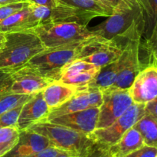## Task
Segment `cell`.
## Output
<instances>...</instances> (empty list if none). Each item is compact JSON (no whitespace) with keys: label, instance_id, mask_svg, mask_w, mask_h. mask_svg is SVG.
I'll use <instances>...</instances> for the list:
<instances>
[{"label":"cell","instance_id":"cell-25","mask_svg":"<svg viewBox=\"0 0 157 157\" xmlns=\"http://www.w3.org/2000/svg\"><path fill=\"white\" fill-rule=\"evenodd\" d=\"M34 94H16L8 93L0 95V115L27 102Z\"/></svg>","mask_w":157,"mask_h":157},{"label":"cell","instance_id":"cell-6","mask_svg":"<svg viewBox=\"0 0 157 157\" xmlns=\"http://www.w3.org/2000/svg\"><path fill=\"white\" fill-rule=\"evenodd\" d=\"M145 107L146 104L133 103L111 125L106 128L96 129L89 134V136L95 143H99L107 147L113 145L147 114Z\"/></svg>","mask_w":157,"mask_h":157},{"label":"cell","instance_id":"cell-37","mask_svg":"<svg viewBox=\"0 0 157 157\" xmlns=\"http://www.w3.org/2000/svg\"><path fill=\"white\" fill-rule=\"evenodd\" d=\"M6 41H7V38H6V34L4 33H0V53L3 51V49L6 47Z\"/></svg>","mask_w":157,"mask_h":157},{"label":"cell","instance_id":"cell-38","mask_svg":"<svg viewBox=\"0 0 157 157\" xmlns=\"http://www.w3.org/2000/svg\"><path fill=\"white\" fill-rule=\"evenodd\" d=\"M58 157H75V156H72V155H70V154H64V155H61V156Z\"/></svg>","mask_w":157,"mask_h":157},{"label":"cell","instance_id":"cell-12","mask_svg":"<svg viewBox=\"0 0 157 157\" xmlns=\"http://www.w3.org/2000/svg\"><path fill=\"white\" fill-rule=\"evenodd\" d=\"M38 72L26 66L12 73L9 93L16 94H35L41 92L52 82Z\"/></svg>","mask_w":157,"mask_h":157},{"label":"cell","instance_id":"cell-22","mask_svg":"<svg viewBox=\"0 0 157 157\" xmlns=\"http://www.w3.org/2000/svg\"><path fill=\"white\" fill-rule=\"evenodd\" d=\"M120 67L121 65L118 60L101 67L97 76L87 84V87L99 89L101 91L110 87L116 81Z\"/></svg>","mask_w":157,"mask_h":157},{"label":"cell","instance_id":"cell-29","mask_svg":"<svg viewBox=\"0 0 157 157\" xmlns=\"http://www.w3.org/2000/svg\"><path fill=\"white\" fill-rule=\"evenodd\" d=\"M149 55L148 64H155L157 65V30L153 38L148 43L144 44Z\"/></svg>","mask_w":157,"mask_h":157},{"label":"cell","instance_id":"cell-30","mask_svg":"<svg viewBox=\"0 0 157 157\" xmlns=\"http://www.w3.org/2000/svg\"><path fill=\"white\" fill-rule=\"evenodd\" d=\"M64 154H69V153L62 151V150H59V149L56 148V147L51 146V147H48V148L44 149V150H41V151L37 152V153L31 154L26 157H58L61 156V155Z\"/></svg>","mask_w":157,"mask_h":157},{"label":"cell","instance_id":"cell-21","mask_svg":"<svg viewBox=\"0 0 157 157\" xmlns=\"http://www.w3.org/2000/svg\"><path fill=\"white\" fill-rule=\"evenodd\" d=\"M29 4L2 21L0 23V33L8 34L29 31L31 29L29 21Z\"/></svg>","mask_w":157,"mask_h":157},{"label":"cell","instance_id":"cell-28","mask_svg":"<svg viewBox=\"0 0 157 157\" xmlns=\"http://www.w3.org/2000/svg\"><path fill=\"white\" fill-rule=\"evenodd\" d=\"M85 157H111V155L109 152V147L99 143H94Z\"/></svg>","mask_w":157,"mask_h":157},{"label":"cell","instance_id":"cell-16","mask_svg":"<svg viewBox=\"0 0 157 157\" xmlns=\"http://www.w3.org/2000/svg\"><path fill=\"white\" fill-rule=\"evenodd\" d=\"M48 138L39 133L25 130L20 131L16 145L2 157H26L51 147Z\"/></svg>","mask_w":157,"mask_h":157},{"label":"cell","instance_id":"cell-23","mask_svg":"<svg viewBox=\"0 0 157 157\" xmlns=\"http://www.w3.org/2000/svg\"><path fill=\"white\" fill-rule=\"evenodd\" d=\"M133 127L140 132L146 146L157 148L156 118L147 113Z\"/></svg>","mask_w":157,"mask_h":157},{"label":"cell","instance_id":"cell-31","mask_svg":"<svg viewBox=\"0 0 157 157\" xmlns=\"http://www.w3.org/2000/svg\"><path fill=\"white\" fill-rule=\"evenodd\" d=\"M12 84V73L0 70V95L9 92Z\"/></svg>","mask_w":157,"mask_h":157},{"label":"cell","instance_id":"cell-5","mask_svg":"<svg viewBox=\"0 0 157 157\" xmlns=\"http://www.w3.org/2000/svg\"><path fill=\"white\" fill-rule=\"evenodd\" d=\"M27 32L35 34L46 48L82 42L97 36L87 25L76 23H48Z\"/></svg>","mask_w":157,"mask_h":157},{"label":"cell","instance_id":"cell-13","mask_svg":"<svg viewBox=\"0 0 157 157\" xmlns=\"http://www.w3.org/2000/svg\"><path fill=\"white\" fill-rule=\"evenodd\" d=\"M101 68L90 63L76 59L64 67L58 81L80 88H85L97 76Z\"/></svg>","mask_w":157,"mask_h":157},{"label":"cell","instance_id":"cell-26","mask_svg":"<svg viewBox=\"0 0 157 157\" xmlns=\"http://www.w3.org/2000/svg\"><path fill=\"white\" fill-rule=\"evenodd\" d=\"M23 104L0 115V128L7 127H17V121Z\"/></svg>","mask_w":157,"mask_h":157},{"label":"cell","instance_id":"cell-10","mask_svg":"<svg viewBox=\"0 0 157 157\" xmlns=\"http://www.w3.org/2000/svg\"><path fill=\"white\" fill-rule=\"evenodd\" d=\"M102 102L103 93L99 89L90 87L80 89L67 102L57 108L52 109L48 116L43 121H48L56 117L81 111L91 107L99 108Z\"/></svg>","mask_w":157,"mask_h":157},{"label":"cell","instance_id":"cell-2","mask_svg":"<svg viewBox=\"0 0 157 157\" xmlns=\"http://www.w3.org/2000/svg\"><path fill=\"white\" fill-rule=\"evenodd\" d=\"M6 47L0 53V70L13 73L33 57L46 49L39 38L30 32L6 34Z\"/></svg>","mask_w":157,"mask_h":157},{"label":"cell","instance_id":"cell-14","mask_svg":"<svg viewBox=\"0 0 157 157\" xmlns=\"http://www.w3.org/2000/svg\"><path fill=\"white\" fill-rule=\"evenodd\" d=\"M98 115L99 108L91 107L81 111L56 117L48 121L89 135L96 130Z\"/></svg>","mask_w":157,"mask_h":157},{"label":"cell","instance_id":"cell-15","mask_svg":"<svg viewBox=\"0 0 157 157\" xmlns=\"http://www.w3.org/2000/svg\"><path fill=\"white\" fill-rule=\"evenodd\" d=\"M51 109L44 101L42 91L35 94L22 106L17 127L20 131L25 130L35 123L43 121L48 116Z\"/></svg>","mask_w":157,"mask_h":157},{"label":"cell","instance_id":"cell-24","mask_svg":"<svg viewBox=\"0 0 157 157\" xmlns=\"http://www.w3.org/2000/svg\"><path fill=\"white\" fill-rule=\"evenodd\" d=\"M19 135L20 130L17 127L0 128V157L7 154L16 145Z\"/></svg>","mask_w":157,"mask_h":157},{"label":"cell","instance_id":"cell-35","mask_svg":"<svg viewBox=\"0 0 157 157\" xmlns=\"http://www.w3.org/2000/svg\"><path fill=\"white\" fill-rule=\"evenodd\" d=\"M104 1L107 2V3L111 5L113 8H115V7H117V6H121V5L130 2L136 1V0H104Z\"/></svg>","mask_w":157,"mask_h":157},{"label":"cell","instance_id":"cell-1","mask_svg":"<svg viewBox=\"0 0 157 157\" xmlns=\"http://www.w3.org/2000/svg\"><path fill=\"white\" fill-rule=\"evenodd\" d=\"M95 35L106 40H113L121 47L138 34H142L144 18L142 9L137 1L113 8L105 21L90 29Z\"/></svg>","mask_w":157,"mask_h":157},{"label":"cell","instance_id":"cell-27","mask_svg":"<svg viewBox=\"0 0 157 157\" xmlns=\"http://www.w3.org/2000/svg\"><path fill=\"white\" fill-rule=\"evenodd\" d=\"M30 2H18L0 6V23L12 14L18 12Z\"/></svg>","mask_w":157,"mask_h":157},{"label":"cell","instance_id":"cell-36","mask_svg":"<svg viewBox=\"0 0 157 157\" xmlns=\"http://www.w3.org/2000/svg\"><path fill=\"white\" fill-rule=\"evenodd\" d=\"M18 2H29L28 0H0V6Z\"/></svg>","mask_w":157,"mask_h":157},{"label":"cell","instance_id":"cell-9","mask_svg":"<svg viewBox=\"0 0 157 157\" xmlns=\"http://www.w3.org/2000/svg\"><path fill=\"white\" fill-rule=\"evenodd\" d=\"M102 93L103 102L99 107L96 129L111 125L133 104L129 90L107 88Z\"/></svg>","mask_w":157,"mask_h":157},{"label":"cell","instance_id":"cell-19","mask_svg":"<svg viewBox=\"0 0 157 157\" xmlns=\"http://www.w3.org/2000/svg\"><path fill=\"white\" fill-rule=\"evenodd\" d=\"M142 9L144 29L142 38L144 44L154 36L157 30V0H137Z\"/></svg>","mask_w":157,"mask_h":157},{"label":"cell","instance_id":"cell-4","mask_svg":"<svg viewBox=\"0 0 157 157\" xmlns=\"http://www.w3.org/2000/svg\"><path fill=\"white\" fill-rule=\"evenodd\" d=\"M84 41L44 49L24 66L52 81H58L64 67L77 59Z\"/></svg>","mask_w":157,"mask_h":157},{"label":"cell","instance_id":"cell-8","mask_svg":"<svg viewBox=\"0 0 157 157\" xmlns=\"http://www.w3.org/2000/svg\"><path fill=\"white\" fill-rule=\"evenodd\" d=\"M123 50L113 40L95 36L84 41L77 59L103 67L117 61Z\"/></svg>","mask_w":157,"mask_h":157},{"label":"cell","instance_id":"cell-18","mask_svg":"<svg viewBox=\"0 0 157 157\" xmlns=\"http://www.w3.org/2000/svg\"><path fill=\"white\" fill-rule=\"evenodd\" d=\"M145 146L144 139L137 130L132 127L117 143L109 147L111 157H127Z\"/></svg>","mask_w":157,"mask_h":157},{"label":"cell","instance_id":"cell-40","mask_svg":"<svg viewBox=\"0 0 157 157\" xmlns=\"http://www.w3.org/2000/svg\"><path fill=\"white\" fill-rule=\"evenodd\" d=\"M136 1H137V0H136Z\"/></svg>","mask_w":157,"mask_h":157},{"label":"cell","instance_id":"cell-17","mask_svg":"<svg viewBox=\"0 0 157 157\" xmlns=\"http://www.w3.org/2000/svg\"><path fill=\"white\" fill-rule=\"evenodd\" d=\"M80 89L82 88L64 84L59 81H53L42 90V95L52 110L67 102Z\"/></svg>","mask_w":157,"mask_h":157},{"label":"cell","instance_id":"cell-32","mask_svg":"<svg viewBox=\"0 0 157 157\" xmlns=\"http://www.w3.org/2000/svg\"><path fill=\"white\" fill-rule=\"evenodd\" d=\"M157 154V148L144 146L142 148L133 152L127 157H155Z\"/></svg>","mask_w":157,"mask_h":157},{"label":"cell","instance_id":"cell-33","mask_svg":"<svg viewBox=\"0 0 157 157\" xmlns=\"http://www.w3.org/2000/svg\"><path fill=\"white\" fill-rule=\"evenodd\" d=\"M146 113L157 119V97L154 100L146 104Z\"/></svg>","mask_w":157,"mask_h":157},{"label":"cell","instance_id":"cell-20","mask_svg":"<svg viewBox=\"0 0 157 157\" xmlns=\"http://www.w3.org/2000/svg\"><path fill=\"white\" fill-rule=\"evenodd\" d=\"M57 4L70 6L94 12L99 17H109L113 12V7L104 0H55Z\"/></svg>","mask_w":157,"mask_h":157},{"label":"cell","instance_id":"cell-3","mask_svg":"<svg viewBox=\"0 0 157 157\" xmlns=\"http://www.w3.org/2000/svg\"><path fill=\"white\" fill-rule=\"evenodd\" d=\"M27 130L43 135L52 147L75 157H85L95 143L89 135L49 121H41Z\"/></svg>","mask_w":157,"mask_h":157},{"label":"cell","instance_id":"cell-34","mask_svg":"<svg viewBox=\"0 0 157 157\" xmlns=\"http://www.w3.org/2000/svg\"><path fill=\"white\" fill-rule=\"evenodd\" d=\"M28 2L33 4L48 6L49 8H54L57 6L55 0H28Z\"/></svg>","mask_w":157,"mask_h":157},{"label":"cell","instance_id":"cell-39","mask_svg":"<svg viewBox=\"0 0 157 157\" xmlns=\"http://www.w3.org/2000/svg\"><path fill=\"white\" fill-rule=\"evenodd\" d=\"M155 157H157V154H156V156H155Z\"/></svg>","mask_w":157,"mask_h":157},{"label":"cell","instance_id":"cell-11","mask_svg":"<svg viewBox=\"0 0 157 157\" xmlns=\"http://www.w3.org/2000/svg\"><path fill=\"white\" fill-rule=\"evenodd\" d=\"M135 104H147L157 97V65L148 64L139 72L129 88Z\"/></svg>","mask_w":157,"mask_h":157},{"label":"cell","instance_id":"cell-7","mask_svg":"<svg viewBox=\"0 0 157 157\" xmlns=\"http://www.w3.org/2000/svg\"><path fill=\"white\" fill-rule=\"evenodd\" d=\"M141 41L142 35L139 34L132 38L124 46L118 59L121 65L119 73L114 84L109 88L129 90L136 75L145 67L140 58Z\"/></svg>","mask_w":157,"mask_h":157}]
</instances>
